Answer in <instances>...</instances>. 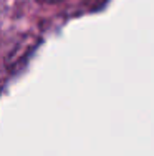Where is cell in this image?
<instances>
[{"label":"cell","mask_w":154,"mask_h":156,"mask_svg":"<svg viewBox=\"0 0 154 156\" xmlns=\"http://www.w3.org/2000/svg\"><path fill=\"white\" fill-rule=\"evenodd\" d=\"M42 2H46V3H53V2H61V0H42Z\"/></svg>","instance_id":"6da1fadb"}]
</instances>
